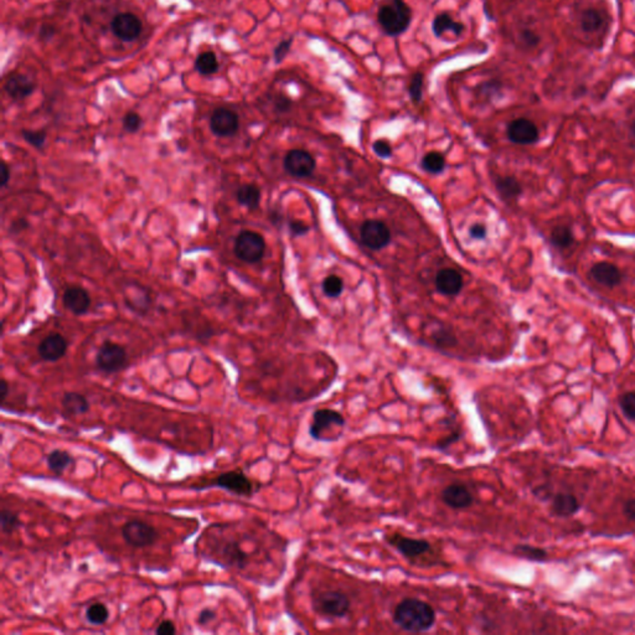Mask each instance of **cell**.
<instances>
[{
  "instance_id": "obj_5",
  "label": "cell",
  "mask_w": 635,
  "mask_h": 635,
  "mask_svg": "<svg viewBox=\"0 0 635 635\" xmlns=\"http://www.w3.org/2000/svg\"><path fill=\"white\" fill-rule=\"evenodd\" d=\"M234 251L239 261L257 263L262 259L266 252V241L262 234L251 229H244L234 239Z\"/></svg>"
},
{
  "instance_id": "obj_11",
  "label": "cell",
  "mask_w": 635,
  "mask_h": 635,
  "mask_svg": "<svg viewBox=\"0 0 635 635\" xmlns=\"http://www.w3.org/2000/svg\"><path fill=\"white\" fill-rule=\"evenodd\" d=\"M284 170L294 177H309L316 170V162L309 152L303 149H291L284 157Z\"/></svg>"
},
{
  "instance_id": "obj_26",
  "label": "cell",
  "mask_w": 635,
  "mask_h": 635,
  "mask_svg": "<svg viewBox=\"0 0 635 635\" xmlns=\"http://www.w3.org/2000/svg\"><path fill=\"white\" fill-rule=\"evenodd\" d=\"M495 187L502 199L515 200L522 194V187L517 179L514 177H497Z\"/></svg>"
},
{
  "instance_id": "obj_48",
  "label": "cell",
  "mask_w": 635,
  "mask_h": 635,
  "mask_svg": "<svg viewBox=\"0 0 635 635\" xmlns=\"http://www.w3.org/2000/svg\"><path fill=\"white\" fill-rule=\"evenodd\" d=\"M623 514L626 515V519L635 521V499H631V500L624 502Z\"/></svg>"
},
{
  "instance_id": "obj_38",
  "label": "cell",
  "mask_w": 635,
  "mask_h": 635,
  "mask_svg": "<svg viewBox=\"0 0 635 635\" xmlns=\"http://www.w3.org/2000/svg\"><path fill=\"white\" fill-rule=\"evenodd\" d=\"M619 405L626 418L635 420V391L626 392L621 397Z\"/></svg>"
},
{
  "instance_id": "obj_2",
  "label": "cell",
  "mask_w": 635,
  "mask_h": 635,
  "mask_svg": "<svg viewBox=\"0 0 635 635\" xmlns=\"http://www.w3.org/2000/svg\"><path fill=\"white\" fill-rule=\"evenodd\" d=\"M378 21L387 35L398 36L411 25V8L405 0H386L378 9Z\"/></svg>"
},
{
  "instance_id": "obj_20",
  "label": "cell",
  "mask_w": 635,
  "mask_h": 635,
  "mask_svg": "<svg viewBox=\"0 0 635 635\" xmlns=\"http://www.w3.org/2000/svg\"><path fill=\"white\" fill-rule=\"evenodd\" d=\"M5 91L15 100H25L35 90V85L29 78L21 73H15L5 82Z\"/></svg>"
},
{
  "instance_id": "obj_43",
  "label": "cell",
  "mask_w": 635,
  "mask_h": 635,
  "mask_svg": "<svg viewBox=\"0 0 635 635\" xmlns=\"http://www.w3.org/2000/svg\"><path fill=\"white\" fill-rule=\"evenodd\" d=\"M216 619V611H212L210 608H205V609H202V611L199 613V616H197V623L200 624V626H206V624H209L210 621Z\"/></svg>"
},
{
  "instance_id": "obj_42",
  "label": "cell",
  "mask_w": 635,
  "mask_h": 635,
  "mask_svg": "<svg viewBox=\"0 0 635 635\" xmlns=\"http://www.w3.org/2000/svg\"><path fill=\"white\" fill-rule=\"evenodd\" d=\"M155 633L158 635H172L177 633V628H175L172 621H162L157 626Z\"/></svg>"
},
{
  "instance_id": "obj_36",
  "label": "cell",
  "mask_w": 635,
  "mask_h": 635,
  "mask_svg": "<svg viewBox=\"0 0 635 635\" xmlns=\"http://www.w3.org/2000/svg\"><path fill=\"white\" fill-rule=\"evenodd\" d=\"M423 83H425L423 73L417 72L412 76L410 86H408V92H410L411 100L415 103H420V100H422V97H423Z\"/></svg>"
},
{
  "instance_id": "obj_51",
  "label": "cell",
  "mask_w": 635,
  "mask_h": 635,
  "mask_svg": "<svg viewBox=\"0 0 635 635\" xmlns=\"http://www.w3.org/2000/svg\"><path fill=\"white\" fill-rule=\"evenodd\" d=\"M9 388L8 381L5 378H1V381H0V405L1 406H4L5 401L9 396Z\"/></svg>"
},
{
  "instance_id": "obj_18",
  "label": "cell",
  "mask_w": 635,
  "mask_h": 635,
  "mask_svg": "<svg viewBox=\"0 0 635 635\" xmlns=\"http://www.w3.org/2000/svg\"><path fill=\"white\" fill-rule=\"evenodd\" d=\"M63 306L75 316L86 314L91 306V296L82 286H70L63 293Z\"/></svg>"
},
{
  "instance_id": "obj_27",
  "label": "cell",
  "mask_w": 635,
  "mask_h": 635,
  "mask_svg": "<svg viewBox=\"0 0 635 635\" xmlns=\"http://www.w3.org/2000/svg\"><path fill=\"white\" fill-rule=\"evenodd\" d=\"M222 556L227 561V564L234 566L237 569H244L247 564V554L239 547L236 541H229L222 549Z\"/></svg>"
},
{
  "instance_id": "obj_37",
  "label": "cell",
  "mask_w": 635,
  "mask_h": 635,
  "mask_svg": "<svg viewBox=\"0 0 635 635\" xmlns=\"http://www.w3.org/2000/svg\"><path fill=\"white\" fill-rule=\"evenodd\" d=\"M21 135L26 143L36 149H43L46 142V132L45 130H29L23 129Z\"/></svg>"
},
{
  "instance_id": "obj_45",
  "label": "cell",
  "mask_w": 635,
  "mask_h": 635,
  "mask_svg": "<svg viewBox=\"0 0 635 635\" xmlns=\"http://www.w3.org/2000/svg\"><path fill=\"white\" fill-rule=\"evenodd\" d=\"M291 102L289 98H286L284 95H278L277 98L274 100V108L279 113H284V112H288V110H291Z\"/></svg>"
},
{
  "instance_id": "obj_7",
  "label": "cell",
  "mask_w": 635,
  "mask_h": 635,
  "mask_svg": "<svg viewBox=\"0 0 635 635\" xmlns=\"http://www.w3.org/2000/svg\"><path fill=\"white\" fill-rule=\"evenodd\" d=\"M212 487H220L237 497H251L257 492V487L241 469L221 473L211 482Z\"/></svg>"
},
{
  "instance_id": "obj_49",
  "label": "cell",
  "mask_w": 635,
  "mask_h": 635,
  "mask_svg": "<svg viewBox=\"0 0 635 635\" xmlns=\"http://www.w3.org/2000/svg\"><path fill=\"white\" fill-rule=\"evenodd\" d=\"M28 227H29V222L25 220V219H19V220H15L14 222L11 224L10 232H11V234H20V232H23V231L28 229Z\"/></svg>"
},
{
  "instance_id": "obj_29",
  "label": "cell",
  "mask_w": 635,
  "mask_h": 635,
  "mask_svg": "<svg viewBox=\"0 0 635 635\" xmlns=\"http://www.w3.org/2000/svg\"><path fill=\"white\" fill-rule=\"evenodd\" d=\"M603 15L594 8L583 10L581 15V28L586 33H596L602 28Z\"/></svg>"
},
{
  "instance_id": "obj_41",
  "label": "cell",
  "mask_w": 635,
  "mask_h": 635,
  "mask_svg": "<svg viewBox=\"0 0 635 635\" xmlns=\"http://www.w3.org/2000/svg\"><path fill=\"white\" fill-rule=\"evenodd\" d=\"M291 43H293V38H288V40H283L282 43L278 45L276 50H274V60H276V63H281L286 58V55L289 53V50H291Z\"/></svg>"
},
{
  "instance_id": "obj_8",
  "label": "cell",
  "mask_w": 635,
  "mask_h": 635,
  "mask_svg": "<svg viewBox=\"0 0 635 635\" xmlns=\"http://www.w3.org/2000/svg\"><path fill=\"white\" fill-rule=\"evenodd\" d=\"M95 365L102 373H120L127 365V351L123 346L107 340L97 351Z\"/></svg>"
},
{
  "instance_id": "obj_6",
  "label": "cell",
  "mask_w": 635,
  "mask_h": 635,
  "mask_svg": "<svg viewBox=\"0 0 635 635\" xmlns=\"http://www.w3.org/2000/svg\"><path fill=\"white\" fill-rule=\"evenodd\" d=\"M345 423H346L345 417L339 411L331 408H320L311 415L309 435L311 440L328 442L326 435L330 430L334 428L343 430Z\"/></svg>"
},
{
  "instance_id": "obj_23",
  "label": "cell",
  "mask_w": 635,
  "mask_h": 635,
  "mask_svg": "<svg viewBox=\"0 0 635 635\" xmlns=\"http://www.w3.org/2000/svg\"><path fill=\"white\" fill-rule=\"evenodd\" d=\"M261 197H262L261 189L254 184H244L236 191L237 202L251 211L257 210L259 207Z\"/></svg>"
},
{
  "instance_id": "obj_13",
  "label": "cell",
  "mask_w": 635,
  "mask_h": 635,
  "mask_svg": "<svg viewBox=\"0 0 635 635\" xmlns=\"http://www.w3.org/2000/svg\"><path fill=\"white\" fill-rule=\"evenodd\" d=\"M507 134L511 143L519 145H530L536 143L540 135L537 125L527 118L511 120L507 125Z\"/></svg>"
},
{
  "instance_id": "obj_21",
  "label": "cell",
  "mask_w": 635,
  "mask_h": 635,
  "mask_svg": "<svg viewBox=\"0 0 635 635\" xmlns=\"http://www.w3.org/2000/svg\"><path fill=\"white\" fill-rule=\"evenodd\" d=\"M61 406L70 415H86L90 411V402L78 392H65L61 398Z\"/></svg>"
},
{
  "instance_id": "obj_31",
  "label": "cell",
  "mask_w": 635,
  "mask_h": 635,
  "mask_svg": "<svg viewBox=\"0 0 635 635\" xmlns=\"http://www.w3.org/2000/svg\"><path fill=\"white\" fill-rule=\"evenodd\" d=\"M514 554L520 559L534 561V562H544L547 559V552L544 549L530 546V544H517L514 549Z\"/></svg>"
},
{
  "instance_id": "obj_28",
  "label": "cell",
  "mask_w": 635,
  "mask_h": 635,
  "mask_svg": "<svg viewBox=\"0 0 635 635\" xmlns=\"http://www.w3.org/2000/svg\"><path fill=\"white\" fill-rule=\"evenodd\" d=\"M549 241L557 249H569L574 242L572 229H569V226H566V224H559V226H556L552 229L551 236H549Z\"/></svg>"
},
{
  "instance_id": "obj_52",
  "label": "cell",
  "mask_w": 635,
  "mask_h": 635,
  "mask_svg": "<svg viewBox=\"0 0 635 635\" xmlns=\"http://www.w3.org/2000/svg\"><path fill=\"white\" fill-rule=\"evenodd\" d=\"M522 41L526 43V45H529V46H535V45L539 43V38L536 36V33H532L530 30H525L522 33Z\"/></svg>"
},
{
  "instance_id": "obj_40",
  "label": "cell",
  "mask_w": 635,
  "mask_h": 635,
  "mask_svg": "<svg viewBox=\"0 0 635 635\" xmlns=\"http://www.w3.org/2000/svg\"><path fill=\"white\" fill-rule=\"evenodd\" d=\"M373 153L376 154L380 158H390L392 155L391 145L386 140H383V139L373 142Z\"/></svg>"
},
{
  "instance_id": "obj_47",
  "label": "cell",
  "mask_w": 635,
  "mask_h": 635,
  "mask_svg": "<svg viewBox=\"0 0 635 635\" xmlns=\"http://www.w3.org/2000/svg\"><path fill=\"white\" fill-rule=\"evenodd\" d=\"M459 438H460V433H459V432H454L452 435H449L447 438L440 440V442L437 443V447H440V449L443 450V449L448 448L449 445L455 443Z\"/></svg>"
},
{
  "instance_id": "obj_32",
  "label": "cell",
  "mask_w": 635,
  "mask_h": 635,
  "mask_svg": "<svg viewBox=\"0 0 635 635\" xmlns=\"http://www.w3.org/2000/svg\"><path fill=\"white\" fill-rule=\"evenodd\" d=\"M195 68L200 72L201 75H205V76L216 73L219 70V63H217L215 53L207 51V53L199 55L196 58Z\"/></svg>"
},
{
  "instance_id": "obj_22",
  "label": "cell",
  "mask_w": 635,
  "mask_h": 635,
  "mask_svg": "<svg viewBox=\"0 0 635 635\" xmlns=\"http://www.w3.org/2000/svg\"><path fill=\"white\" fill-rule=\"evenodd\" d=\"M579 510L577 497L569 492H559L552 499V511L561 517L572 516Z\"/></svg>"
},
{
  "instance_id": "obj_16",
  "label": "cell",
  "mask_w": 635,
  "mask_h": 635,
  "mask_svg": "<svg viewBox=\"0 0 635 635\" xmlns=\"http://www.w3.org/2000/svg\"><path fill=\"white\" fill-rule=\"evenodd\" d=\"M67 341L61 334H50L41 340L38 346V353L43 361L55 363L66 355Z\"/></svg>"
},
{
  "instance_id": "obj_44",
  "label": "cell",
  "mask_w": 635,
  "mask_h": 635,
  "mask_svg": "<svg viewBox=\"0 0 635 635\" xmlns=\"http://www.w3.org/2000/svg\"><path fill=\"white\" fill-rule=\"evenodd\" d=\"M487 229L482 224H475L469 229V234L474 239H484L487 237Z\"/></svg>"
},
{
  "instance_id": "obj_12",
  "label": "cell",
  "mask_w": 635,
  "mask_h": 635,
  "mask_svg": "<svg viewBox=\"0 0 635 635\" xmlns=\"http://www.w3.org/2000/svg\"><path fill=\"white\" fill-rule=\"evenodd\" d=\"M360 236L363 244L373 251L386 247L391 241V231L385 222L378 220L365 221L360 229Z\"/></svg>"
},
{
  "instance_id": "obj_34",
  "label": "cell",
  "mask_w": 635,
  "mask_h": 635,
  "mask_svg": "<svg viewBox=\"0 0 635 635\" xmlns=\"http://www.w3.org/2000/svg\"><path fill=\"white\" fill-rule=\"evenodd\" d=\"M21 521H20L18 514H15L13 511L3 509L0 512V527L1 532L5 535H11L13 532L19 530Z\"/></svg>"
},
{
  "instance_id": "obj_53",
  "label": "cell",
  "mask_w": 635,
  "mask_h": 635,
  "mask_svg": "<svg viewBox=\"0 0 635 635\" xmlns=\"http://www.w3.org/2000/svg\"><path fill=\"white\" fill-rule=\"evenodd\" d=\"M631 135H633V138L635 139V122H634V123H633V125H631Z\"/></svg>"
},
{
  "instance_id": "obj_9",
  "label": "cell",
  "mask_w": 635,
  "mask_h": 635,
  "mask_svg": "<svg viewBox=\"0 0 635 635\" xmlns=\"http://www.w3.org/2000/svg\"><path fill=\"white\" fill-rule=\"evenodd\" d=\"M122 536L127 544L135 549H143L152 546L158 540L159 534L154 526L142 520L127 521L122 526Z\"/></svg>"
},
{
  "instance_id": "obj_46",
  "label": "cell",
  "mask_w": 635,
  "mask_h": 635,
  "mask_svg": "<svg viewBox=\"0 0 635 635\" xmlns=\"http://www.w3.org/2000/svg\"><path fill=\"white\" fill-rule=\"evenodd\" d=\"M289 229H291L293 236H303L308 232L309 227L301 221H291L289 222Z\"/></svg>"
},
{
  "instance_id": "obj_3",
  "label": "cell",
  "mask_w": 635,
  "mask_h": 635,
  "mask_svg": "<svg viewBox=\"0 0 635 635\" xmlns=\"http://www.w3.org/2000/svg\"><path fill=\"white\" fill-rule=\"evenodd\" d=\"M385 541L413 564H422V559L433 554V544L425 539H413L400 532H392L385 536Z\"/></svg>"
},
{
  "instance_id": "obj_25",
  "label": "cell",
  "mask_w": 635,
  "mask_h": 635,
  "mask_svg": "<svg viewBox=\"0 0 635 635\" xmlns=\"http://www.w3.org/2000/svg\"><path fill=\"white\" fill-rule=\"evenodd\" d=\"M46 463H48V468L55 475L61 477L65 473V470L70 465L75 463V459H73L71 454L67 453L66 450L55 449L51 453H48V457H46Z\"/></svg>"
},
{
  "instance_id": "obj_30",
  "label": "cell",
  "mask_w": 635,
  "mask_h": 635,
  "mask_svg": "<svg viewBox=\"0 0 635 635\" xmlns=\"http://www.w3.org/2000/svg\"><path fill=\"white\" fill-rule=\"evenodd\" d=\"M420 167L428 174H440L445 172V158L443 154L438 152H430L425 154L420 162Z\"/></svg>"
},
{
  "instance_id": "obj_15",
  "label": "cell",
  "mask_w": 635,
  "mask_h": 635,
  "mask_svg": "<svg viewBox=\"0 0 635 635\" xmlns=\"http://www.w3.org/2000/svg\"><path fill=\"white\" fill-rule=\"evenodd\" d=\"M239 122L237 115L227 108H217L210 118V129L212 133L224 138L232 137L239 130Z\"/></svg>"
},
{
  "instance_id": "obj_24",
  "label": "cell",
  "mask_w": 635,
  "mask_h": 635,
  "mask_svg": "<svg viewBox=\"0 0 635 635\" xmlns=\"http://www.w3.org/2000/svg\"><path fill=\"white\" fill-rule=\"evenodd\" d=\"M432 31L437 38H440L447 31L453 33L458 38L464 31V25L462 23H457L448 13H442V14L437 15L433 20Z\"/></svg>"
},
{
  "instance_id": "obj_19",
  "label": "cell",
  "mask_w": 635,
  "mask_h": 635,
  "mask_svg": "<svg viewBox=\"0 0 635 635\" xmlns=\"http://www.w3.org/2000/svg\"><path fill=\"white\" fill-rule=\"evenodd\" d=\"M435 288L443 296H458L463 288V278L460 273L452 268L442 269L435 277Z\"/></svg>"
},
{
  "instance_id": "obj_50",
  "label": "cell",
  "mask_w": 635,
  "mask_h": 635,
  "mask_svg": "<svg viewBox=\"0 0 635 635\" xmlns=\"http://www.w3.org/2000/svg\"><path fill=\"white\" fill-rule=\"evenodd\" d=\"M10 177H11V174H10L9 165H8V162L3 160V162H1V187H3V189L8 187V184H9L10 182Z\"/></svg>"
},
{
  "instance_id": "obj_10",
  "label": "cell",
  "mask_w": 635,
  "mask_h": 635,
  "mask_svg": "<svg viewBox=\"0 0 635 635\" xmlns=\"http://www.w3.org/2000/svg\"><path fill=\"white\" fill-rule=\"evenodd\" d=\"M440 500L452 510H467L473 507L475 497L465 482H454L440 492Z\"/></svg>"
},
{
  "instance_id": "obj_35",
  "label": "cell",
  "mask_w": 635,
  "mask_h": 635,
  "mask_svg": "<svg viewBox=\"0 0 635 635\" xmlns=\"http://www.w3.org/2000/svg\"><path fill=\"white\" fill-rule=\"evenodd\" d=\"M344 291V283L343 279L338 276H328L323 281V291L326 296L330 298H338L341 296V293Z\"/></svg>"
},
{
  "instance_id": "obj_17",
  "label": "cell",
  "mask_w": 635,
  "mask_h": 635,
  "mask_svg": "<svg viewBox=\"0 0 635 635\" xmlns=\"http://www.w3.org/2000/svg\"><path fill=\"white\" fill-rule=\"evenodd\" d=\"M589 274L594 282L606 286V288H614L623 279L621 269L616 267V264L608 262V261L594 263L589 269Z\"/></svg>"
},
{
  "instance_id": "obj_39",
  "label": "cell",
  "mask_w": 635,
  "mask_h": 635,
  "mask_svg": "<svg viewBox=\"0 0 635 635\" xmlns=\"http://www.w3.org/2000/svg\"><path fill=\"white\" fill-rule=\"evenodd\" d=\"M123 127L128 133H135L142 127V118L135 112H128L123 118Z\"/></svg>"
},
{
  "instance_id": "obj_33",
  "label": "cell",
  "mask_w": 635,
  "mask_h": 635,
  "mask_svg": "<svg viewBox=\"0 0 635 635\" xmlns=\"http://www.w3.org/2000/svg\"><path fill=\"white\" fill-rule=\"evenodd\" d=\"M86 618L93 626H102L108 621L110 611L103 603H93L87 608Z\"/></svg>"
},
{
  "instance_id": "obj_14",
  "label": "cell",
  "mask_w": 635,
  "mask_h": 635,
  "mask_svg": "<svg viewBox=\"0 0 635 635\" xmlns=\"http://www.w3.org/2000/svg\"><path fill=\"white\" fill-rule=\"evenodd\" d=\"M110 29L122 41H133L142 33V21L137 15L123 13L115 15L110 23Z\"/></svg>"
},
{
  "instance_id": "obj_1",
  "label": "cell",
  "mask_w": 635,
  "mask_h": 635,
  "mask_svg": "<svg viewBox=\"0 0 635 635\" xmlns=\"http://www.w3.org/2000/svg\"><path fill=\"white\" fill-rule=\"evenodd\" d=\"M392 621L407 633H425L435 626L437 614L430 603L420 598H403L392 611Z\"/></svg>"
},
{
  "instance_id": "obj_4",
  "label": "cell",
  "mask_w": 635,
  "mask_h": 635,
  "mask_svg": "<svg viewBox=\"0 0 635 635\" xmlns=\"http://www.w3.org/2000/svg\"><path fill=\"white\" fill-rule=\"evenodd\" d=\"M313 609L324 618L341 619L349 614L351 601L346 593L341 591H323L313 596Z\"/></svg>"
}]
</instances>
